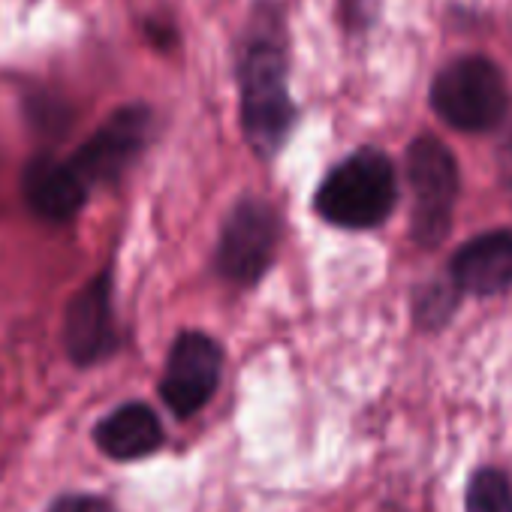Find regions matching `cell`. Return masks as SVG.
Wrapping results in <instances>:
<instances>
[{
	"label": "cell",
	"instance_id": "obj_11",
	"mask_svg": "<svg viewBox=\"0 0 512 512\" xmlns=\"http://www.w3.org/2000/svg\"><path fill=\"white\" fill-rule=\"evenodd\" d=\"M97 446L118 461H133V458H145L151 452H157V446L163 443V428L157 413L148 404H124L118 410H112L94 431Z\"/></svg>",
	"mask_w": 512,
	"mask_h": 512
},
{
	"label": "cell",
	"instance_id": "obj_1",
	"mask_svg": "<svg viewBox=\"0 0 512 512\" xmlns=\"http://www.w3.org/2000/svg\"><path fill=\"white\" fill-rule=\"evenodd\" d=\"M287 31L275 4H256L238 46V97L241 133L256 157L272 160L296 121L287 82Z\"/></svg>",
	"mask_w": 512,
	"mask_h": 512
},
{
	"label": "cell",
	"instance_id": "obj_13",
	"mask_svg": "<svg viewBox=\"0 0 512 512\" xmlns=\"http://www.w3.org/2000/svg\"><path fill=\"white\" fill-rule=\"evenodd\" d=\"M455 287H443V284H434L431 290H425V296L419 299L416 305V317L425 329H437L449 320L452 308H455Z\"/></svg>",
	"mask_w": 512,
	"mask_h": 512
},
{
	"label": "cell",
	"instance_id": "obj_8",
	"mask_svg": "<svg viewBox=\"0 0 512 512\" xmlns=\"http://www.w3.org/2000/svg\"><path fill=\"white\" fill-rule=\"evenodd\" d=\"M64 347L82 368L106 359L118 347V329L112 314V275L97 272L67 305Z\"/></svg>",
	"mask_w": 512,
	"mask_h": 512
},
{
	"label": "cell",
	"instance_id": "obj_14",
	"mask_svg": "<svg viewBox=\"0 0 512 512\" xmlns=\"http://www.w3.org/2000/svg\"><path fill=\"white\" fill-rule=\"evenodd\" d=\"M49 512H115L103 497H91V494H67L61 497Z\"/></svg>",
	"mask_w": 512,
	"mask_h": 512
},
{
	"label": "cell",
	"instance_id": "obj_12",
	"mask_svg": "<svg viewBox=\"0 0 512 512\" xmlns=\"http://www.w3.org/2000/svg\"><path fill=\"white\" fill-rule=\"evenodd\" d=\"M467 512H512V482L497 467H479L467 482Z\"/></svg>",
	"mask_w": 512,
	"mask_h": 512
},
{
	"label": "cell",
	"instance_id": "obj_7",
	"mask_svg": "<svg viewBox=\"0 0 512 512\" xmlns=\"http://www.w3.org/2000/svg\"><path fill=\"white\" fill-rule=\"evenodd\" d=\"M220 368H223V350L211 335L181 332L166 356V368L160 380V395L166 407L178 419L199 413L217 392Z\"/></svg>",
	"mask_w": 512,
	"mask_h": 512
},
{
	"label": "cell",
	"instance_id": "obj_2",
	"mask_svg": "<svg viewBox=\"0 0 512 512\" xmlns=\"http://www.w3.org/2000/svg\"><path fill=\"white\" fill-rule=\"evenodd\" d=\"M398 202V178L392 160L377 148H359L344 157L323 178L314 208L317 214L341 229H374Z\"/></svg>",
	"mask_w": 512,
	"mask_h": 512
},
{
	"label": "cell",
	"instance_id": "obj_5",
	"mask_svg": "<svg viewBox=\"0 0 512 512\" xmlns=\"http://www.w3.org/2000/svg\"><path fill=\"white\" fill-rule=\"evenodd\" d=\"M407 181L413 190V238L422 247H437L449 235L458 196L452 151L434 136L413 139L407 148Z\"/></svg>",
	"mask_w": 512,
	"mask_h": 512
},
{
	"label": "cell",
	"instance_id": "obj_9",
	"mask_svg": "<svg viewBox=\"0 0 512 512\" xmlns=\"http://www.w3.org/2000/svg\"><path fill=\"white\" fill-rule=\"evenodd\" d=\"M449 278L458 293L497 296L512 287V232L497 229L467 241L449 263Z\"/></svg>",
	"mask_w": 512,
	"mask_h": 512
},
{
	"label": "cell",
	"instance_id": "obj_10",
	"mask_svg": "<svg viewBox=\"0 0 512 512\" xmlns=\"http://www.w3.org/2000/svg\"><path fill=\"white\" fill-rule=\"evenodd\" d=\"M22 190H25V202L31 205V211L52 223L73 220L85 208V199L91 193L79 181L73 166L52 154H40L25 166Z\"/></svg>",
	"mask_w": 512,
	"mask_h": 512
},
{
	"label": "cell",
	"instance_id": "obj_3",
	"mask_svg": "<svg viewBox=\"0 0 512 512\" xmlns=\"http://www.w3.org/2000/svg\"><path fill=\"white\" fill-rule=\"evenodd\" d=\"M506 82L488 58H458L431 85L434 112L461 133H488L506 115Z\"/></svg>",
	"mask_w": 512,
	"mask_h": 512
},
{
	"label": "cell",
	"instance_id": "obj_6",
	"mask_svg": "<svg viewBox=\"0 0 512 512\" xmlns=\"http://www.w3.org/2000/svg\"><path fill=\"white\" fill-rule=\"evenodd\" d=\"M151 133V109L142 103L121 106L106 118V124L82 142V148L67 157L79 181L94 190L97 184H115L127 166L145 151Z\"/></svg>",
	"mask_w": 512,
	"mask_h": 512
},
{
	"label": "cell",
	"instance_id": "obj_4",
	"mask_svg": "<svg viewBox=\"0 0 512 512\" xmlns=\"http://www.w3.org/2000/svg\"><path fill=\"white\" fill-rule=\"evenodd\" d=\"M278 241H281L278 211L260 196H241L220 226L214 269L229 284L250 287L272 269Z\"/></svg>",
	"mask_w": 512,
	"mask_h": 512
}]
</instances>
